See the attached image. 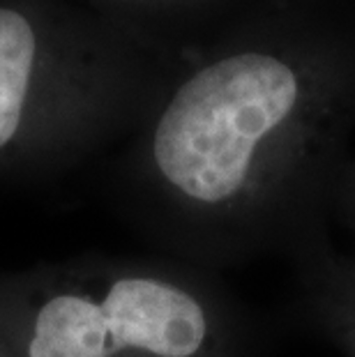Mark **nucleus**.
I'll use <instances>...</instances> for the list:
<instances>
[{"mask_svg":"<svg viewBox=\"0 0 355 357\" xmlns=\"http://www.w3.org/2000/svg\"><path fill=\"white\" fill-rule=\"evenodd\" d=\"M40 88V40L33 24L0 7V155L24 139Z\"/></svg>","mask_w":355,"mask_h":357,"instance_id":"3","label":"nucleus"},{"mask_svg":"<svg viewBox=\"0 0 355 357\" xmlns=\"http://www.w3.org/2000/svg\"><path fill=\"white\" fill-rule=\"evenodd\" d=\"M0 337L12 357H226L229 346L199 284L104 258L0 277Z\"/></svg>","mask_w":355,"mask_h":357,"instance_id":"2","label":"nucleus"},{"mask_svg":"<svg viewBox=\"0 0 355 357\" xmlns=\"http://www.w3.org/2000/svg\"><path fill=\"white\" fill-rule=\"evenodd\" d=\"M0 357H12L10 348H7V344L3 341V337H0Z\"/></svg>","mask_w":355,"mask_h":357,"instance_id":"4","label":"nucleus"},{"mask_svg":"<svg viewBox=\"0 0 355 357\" xmlns=\"http://www.w3.org/2000/svg\"><path fill=\"white\" fill-rule=\"evenodd\" d=\"M353 81V58L335 35L277 17L166 97L148 136L150 182L185 224L240 222L328 157Z\"/></svg>","mask_w":355,"mask_h":357,"instance_id":"1","label":"nucleus"}]
</instances>
